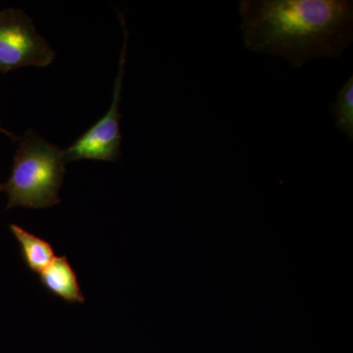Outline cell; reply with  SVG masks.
Wrapping results in <instances>:
<instances>
[{
    "label": "cell",
    "instance_id": "obj_1",
    "mask_svg": "<svg viewBox=\"0 0 353 353\" xmlns=\"http://www.w3.org/2000/svg\"><path fill=\"white\" fill-rule=\"evenodd\" d=\"M246 50L301 68L316 58L340 59L353 41L352 0H241Z\"/></svg>",
    "mask_w": 353,
    "mask_h": 353
},
{
    "label": "cell",
    "instance_id": "obj_2",
    "mask_svg": "<svg viewBox=\"0 0 353 353\" xmlns=\"http://www.w3.org/2000/svg\"><path fill=\"white\" fill-rule=\"evenodd\" d=\"M64 150L28 131L14 157L12 172L1 190L7 208H48L60 201L65 173Z\"/></svg>",
    "mask_w": 353,
    "mask_h": 353
},
{
    "label": "cell",
    "instance_id": "obj_3",
    "mask_svg": "<svg viewBox=\"0 0 353 353\" xmlns=\"http://www.w3.org/2000/svg\"><path fill=\"white\" fill-rule=\"evenodd\" d=\"M55 53L19 9L0 11V73L22 67H46Z\"/></svg>",
    "mask_w": 353,
    "mask_h": 353
},
{
    "label": "cell",
    "instance_id": "obj_4",
    "mask_svg": "<svg viewBox=\"0 0 353 353\" xmlns=\"http://www.w3.org/2000/svg\"><path fill=\"white\" fill-rule=\"evenodd\" d=\"M124 44L119 60V72L114 85L113 99L108 113L82 134L73 145L64 150L66 162L77 160L92 159L101 161H116L121 154V141L122 134L120 130L119 112L121 97H122L123 79L126 64L128 39L126 22L121 16Z\"/></svg>",
    "mask_w": 353,
    "mask_h": 353
},
{
    "label": "cell",
    "instance_id": "obj_5",
    "mask_svg": "<svg viewBox=\"0 0 353 353\" xmlns=\"http://www.w3.org/2000/svg\"><path fill=\"white\" fill-rule=\"evenodd\" d=\"M41 284L51 294L69 303H83L85 301L75 271L66 256L55 257L50 266L39 274Z\"/></svg>",
    "mask_w": 353,
    "mask_h": 353
},
{
    "label": "cell",
    "instance_id": "obj_6",
    "mask_svg": "<svg viewBox=\"0 0 353 353\" xmlns=\"http://www.w3.org/2000/svg\"><path fill=\"white\" fill-rule=\"evenodd\" d=\"M10 229L20 243L23 259L30 270L41 274L46 267L50 266L55 259V254L52 246L48 241L29 233L17 225H10Z\"/></svg>",
    "mask_w": 353,
    "mask_h": 353
},
{
    "label": "cell",
    "instance_id": "obj_7",
    "mask_svg": "<svg viewBox=\"0 0 353 353\" xmlns=\"http://www.w3.org/2000/svg\"><path fill=\"white\" fill-rule=\"evenodd\" d=\"M334 119V127L353 139V76L347 79L339 90L336 101L330 105Z\"/></svg>",
    "mask_w": 353,
    "mask_h": 353
},
{
    "label": "cell",
    "instance_id": "obj_8",
    "mask_svg": "<svg viewBox=\"0 0 353 353\" xmlns=\"http://www.w3.org/2000/svg\"><path fill=\"white\" fill-rule=\"evenodd\" d=\"M0 132H4V134H7V136L12 137V134H11V132L6 131V130L2 129L1 127H0Z\"/></svg>",
    "mask_w": 353,
    "mask_h": 353
},
{
    "label": "cell",
    "instance_id": "obj_9",
    "mask_svg": "<svg viewBox=\"0 0 353 353\" xmlns=\"http://www.w3.org/2000/svg\"><path fill=\"white\" fill-rule=\"evenodd\" d=\"M0 190H1V185H0Z\"/></svg>",
    "mask_w": 353,
    "mask_h": 353
}]
</instances>
